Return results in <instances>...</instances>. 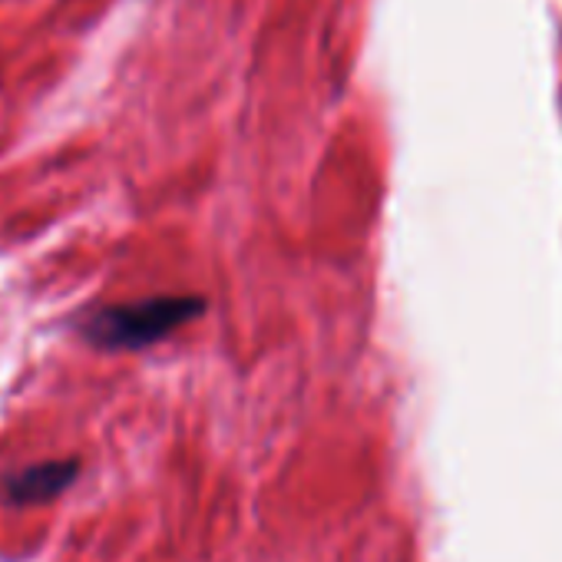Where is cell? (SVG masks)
I'll return each mask as SVG.
<instances>
[{"label": "cell", "mask_w": 562, "mask_h": 562, "mask_svg": "<svg viewBox=\"0 0 562 562\" xmlns=\"http://www.w3.org/2000/svg\"><path fill=\"white\" fill-rule=\"evenodd\" d=\"M74 476H77L74 460L37 463V467H27V470H21L18 476L8 480V496L14 503H44V499L57 496Z\"/></svg>", "instance_id": "obj_2"}, {"label": "cell", "mask_w": 562, "mask_h": 562, "mask_svg": "<svg viewBox=\"0 0 562 562\" xmlns=\"http://www.w3.org/2000/svg\"><path fill=\"white\" fill-rule=\"evenodd\" d=\"M205 312V302L199 295H159L133 305H113L83 322L87 341L106 351H139L176 328L195 322Z\"/></svg>", "instance_id": "obj_1"}]
</instances>
